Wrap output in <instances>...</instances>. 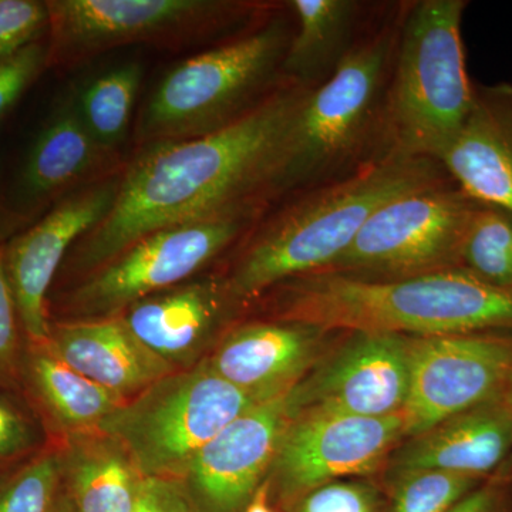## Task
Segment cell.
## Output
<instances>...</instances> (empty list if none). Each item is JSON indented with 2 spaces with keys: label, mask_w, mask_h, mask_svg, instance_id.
<instances>
[{
  "label": "cell",
  "mask_w": 512,
  "mask_h": 512,
  "mask_svg": "<svg viewBox=\"0 0 512 512\" xmlns=\"http://www.w3.org/2000/svg\"><path fill=\"white\" fill-rule=\"evenodd\" d=\"M409 336L352 332L289 392L292 416L305 412L387 417L403 412L409 394Z\"/></svg>",
  "instance_id": "obj_13"
},
{
  "label": "cell",
  "mask_w": 512,
  "mask_h": 512,
  "mask_svg": "<svg viewBox=\"0 0 512 512\" xmlns=\"http://www.w3.org/2000/svg\"><path fill=\"white\" fill-rule=\"evenodd\" d=\"M59 474L55 454L36 458L0 487V512H49Z\"/></svg>",
  "instance_id": "obj_28"
},
{
  "label": "cell",
  "mask_w": 512,
  "mask_h": 512,
  "mask_svg": "<svg viewBox=\"0 0 512 512\" xmlns=\"http://www.w3.org/2000/svg\"><path fill=\"white\" fill-rule=\"evenodd\" d=\"M111 153L84 124L76 99L60 101L26 153L0 224L29 222L59 195L103 170Z\"/></svg>",
  "instance_id": "obj_16"
},
{
  "label": "cell",
  "mask_w": 512,
  "mask_h": 512,
  "mask_svg": "<svg viewBox=\"0 0 512 512\" xmlns=\"http://www.w3.org/2000/svg\"><path fill=\"white\" fill-rule=\"evenodd\" d=\"M284 284L279 319L328 332L426 338L512 329V289L460 268L389 279L316 271Z\"/></svg>",
  "instance_id": "obj_3"
},
{
  "label": "cell",
  "mask_w": 512,
  "mask_h": 512,
  "mask_svg": "<svg viewBox=\"0 0 512 512\" xmlns=\"http://www.w3.org/2000/svg\"><path fill=\"white\" fill-rule=\"evenodd\" d=\"M478 201L454 181L387 202L323 271L362 278H406L458 268V249Z\"/></svg>",
  "instance_id": "obj_8"
},
{
  "label": "cell",
  "mask_w": 512,
  "mask_h": 512,
  "mask_svg": "<svg viewBox=\"0 0 512 512\" xmlns=\"http://www.w3.org/2000/svg\"><path fill=\"white\" fill-rule=\"evenodd\" d=\"M512 448V417L500 393L433 429L410 437L392 458L394 476L441 470L483 478L500 467Z\"/></svg>",
  "instance_id": "obj_19"
},
{
  "label": "cell",
  "mask_w": 512,
  "mask_h": 512,
  "mask_svg": "<svg viewBox=\"0 0 512 512\" xmlns=\"http://www.w3.org/2000/svg\"><path fill=\"white\" fill-rule=\"evenodd\" d=\"M131 512H190L180 485L170 477H143Z\"/></svg>",
  "instance_id": "obj_33"
},
{
  "label": "cell",
  "mask_w": 512,
  "mask_h": 512,
  "mask_svg": "<svg viewBox=\"0 0 512 512\" xmlns=\"http://www.w3.org/2000/svg\"><path fill=\"white\" fill-rule=\"evenodd\" d=\"M37 392L50 412L70 429L99 427L124 400L57 359L49 350L30 362Z\"/></svg>",
  "instance_id": "obj_23"
},
{
  "label": "cell",
  "mask_w": 512,
  "mask_h": 512,
  "mask_svg": "<svg viewBox=\"0 0 512 512\" xmlns=\"http://www.w3.org/2000/svg\"><path fill=\"white\" fill-rule=\"evenodd\" d=\"M328 330L306 323H254L222 340L210 359L212 372L258 402L292 390L315 365Z\"/></svg>",
  "instance_id": "obj_17"
},
{
  "label": "cell",
  "mask_w": 512,
  "mask_h": 512,
  "mask_svg": "<svg viewBox=\"0 0 512 512\" xmlns=\"http://www.w3.org/2000/svg\"><path fill=\"white\" fill-rule=\"evenodd\" d=\"M46 348L67 366L124 400L138 396L175 367L133 335L121 316L79 320L50 330Z\"/></svg>",
  "instance_id": "obj_20"
},
{
  "label": "cell",
  "mask_w": 512,
  "mask_h": 512,
  "mask_svg": "<svg viewBox=\"0 0 512 512\" xmlns=\"http://www.w3.org/2000/svg\"><path fill=\"white\" fill-rule=\"evenodd\" d=\"M101 448L74 463V497L80 512H131L141 476L126 451Z\"/></svg>",
  "instance_id": "obj_24"
},
{
  "label": "cell",
  "mask_w": 512,
  "mask_h": 512,
  "mask_svg": "<svg viewBox=\"0 0 512 512\" xmlns=\"http://www.w3.org/2000/svg\"><path fill=\"white\" fill-rule=\"evenodd\" d=\"M261 212L242 208L138 239L74 289L67 308L82 320L119 316L141 299L181 285L256 224Z\"/></svg>",
  "instance_id": "obj_10"
},
{
  "label": "cell",
  "mask_w": 512,
  "mask_h": 512,
  "mask_svg": "<svg viewBox=\"0 0 512 512\" xmlns=\"http://www.w3.org/2000/svg\"><path fill=\"white\" fill-rule=\"evenodd\" d=\"M141 79L140 64H123L94 79L77 100L84 124L106 150L126 136Z\"/></svg>",
  "instance_id": "obj_26"
},
{
  "label": "cell",
  "mask_w": 512,
  "mask_h": 512,
  "mask_svg": "<svg viewBox=\"0 0 512 512\" xmlns=\"http://www.w3.org/2000/svg\"><path fill=\"white\" fill-rule=\"evenodd\" d=\"M244 512H274L268 505V485H261Z\"/></svg>",
  "instance_id": "obj_36"
},
{
  "label": "cell",
  "mask_w": 512,
  "mask_h": 512,
  "mask_svg": "<svg viewBox=\"0 0 512 512\" xmlns=\"http://www.w3.org/2000/svg\"><path fill=\"white\" fill-rule=\"evenodd\" d=\"M403 437L402 413L296 414L282 434L272 470L285 494L305 495L339 478L372 473Z\"/></svg>",
  "instance_id": "obj_12"
},
{
  "label": "cell",
  "mask_w": 512,
  "mask_h": 512,
  "mask_svg": "<svg viewBox=\"0 0 512 512\" xmlns=\"http://www.w3.org/2000/svg\"><path fill=\"white\" fill-rule=\"evenodd\" d=\"M19 323L15 296L6 272L5 247L0 241V375H6L15 365Z\"/></svg>",
  "instance_id": "obj_32"
},
{
  "label": "cell",
  "mask_w": 512,
  "mask_h": 512,
  "mask_svg": "<svg viewBox=\"0 0 512 512\" xmlns=\"http://www.w3.org/2000/svg\"><path fill=\"white\" fill-rule=\"evenodd\" d=\"M49 60V45L40 39L16 55L0 59V119L36 82Z\"/></svg>",
  "instance_id": "obj_30"
},
{
  "label": "cell",
  "mask_w": 512,
  "mask_h": 512,
  "mask_svg": "<svg viewBox=\"0 0 512 512\" xmlns=\"http://www.w3.org/2000/svg\"><path fill=\"white\" fill-rule=\"evenodd\" d=\"M436 160L468 197L512 214V86L476 87L466 121Z\"/></svg>",
  "instance_id": "obj_18"
},
{
  "label": "cell",
  "mask_w": 512,
  "mask_h": 512,
  "mask_svg": "<svg viewBox=\"0 0 512 512\" xmlns=\"http://www.w3.org/2000/svg\"><path fill=\"white\" fill-rule=\"evenodd\" d=\"M289 392L255 404L231 421L185 470L195 493L211 511L237 512L247 507L261 487L292 420Z\"/></svg>",
  "instance_id": "obj_15"
},
{
  "label": "cell",
  "mask_w": 512,
  "mask_h": 512,
  "mask_svg": "<svg viewBox=\"0 0 512 512\" xmlns=\"http://www.w3.org/2000/svg\"><path fill=\"white\" fill-rule=\"evenodd\" d=\"M121 177L74 191L5 247V265L20 325L36 345L50 339L46 299L67 251L109 214Z\"/></svg>",
  "instance_id": "obj_14"
},
{
  "label": "cell",
  "mask_w": 512,
  "mask_h": 512,
  "mask_svg": "<svg viewBox=\"0 0 512 512\" xmlns=\"http://www.w3.org/2000/svg\"><path fill=\"white\" fill-rule=\"evenodd\" d=\"M403 8L363 29L332 76L306 90L279 141L268 204L348 177L389 154L387 93Z\"/></svg>",
  "instance_id": "obj_2"
},
{
  "label": "cell",
  "mask_w": 512,
  "mask_h": 512,
  "mask_svg": "<svg viewBox=\"0 0 512 512\" xmlns=\"http://www.w3.org/2000/svg\"><path fill=\"white\" fill-rule=\"evenodd\" d=\"M258 403L204 360L151 384L97 429L126 451L141 476L170 477L185 473L205 444Z\"/></svg>",
  "instance_id": "obj_7"
},
{
  "label": "cell",
  "mask_w": 512,
  "mask_h": 512,
  "mask_svg": "<svg viewBox=\"0 0 512 512\" xmlns=\"http://www.w3.org/2000/svg\"><path fill=\"white\" fill-rule=\"evenodd\" d=\"M396 480L392 512H448L485 481L441 470L407 471Z\"/></svg>",
  "instance_id": "obj_27"
},
{
  "label": "cell",
  "mask_w": 512,
  "mask_h": 512,
  "mask_svg": "<svg viewBox=\"0 0 512 512\" xmlns=\"http://www.w3.org/2000/svg\"><path fill=\"white\" fill-rule=\"evenodd\" d=\"M49 64L82 62L114 47L207 35L265 6L218 0H47Z\"/></svg>",
  "instance_id": "obj_9"
},
{
  "label": "cell",
  "mask_w": 512,
  "mask_h": 512,
  "mask_svg": "<svg viewBox=\"0 0 512 512\" xmlns=\"http://www.w3.org/2000/svg\"><path fill=\"white\" fill-rule=\"evenodd\" d=\"M446 180L433 158L389 153L295 195L252 237L227 279L229 293L248 301L296 276L328 269L383 205Z\"/></svg>",
  "instance_id": "obj_4"
},
{
  "label": "cell",
  "mask_w": 512,
  "mask_h": 512,
  "mask_svg": "<svg viewBox=\"0 0 512 512\" xmlns=\"http://www.w3.org/2000/svg\"><path fill=\"white\" fill-rule=\"evenodd\" d=\"M293 33L284 60V80L313 89L328 80L355 46L365 22L356 0H292L286 3Z\"/></svg>",
  "instance_id": "obj_22"
},
{
  "label": "cell",
  "mask_w": 512,
  "mask_h": 512,
  "mask_svg": "<svg viewBox=\"0 0 512 512\" xmlns=\"http://www.w3.org/2000/svg\"><path fill=\"white\" fill-rule=\"evenodd\" d=\"M49 32L46 2L0 0V59L16 55Z\"/></svg>",
  "instance_id": "obj_29"
},
{
  "label": "cell",
  "mask_w": 512,
  "mask_h": 512,
  "mask_svg": "<svg viewBox=\"0 0 512 512\" xmlns=\"http://www.w3.org/2000/svg\"><path fill=\"white\" fill-rule=\"evenodd\" d=\"M299 512H377V497L366 484L333 481L303 495Z\"/></svg>",
  "instance_id": "obj_31"
},
{
  "label": "cell",
  "mask_w": 512,
  "mask_h": 512,
  "mask_svg": "<svg viewBox=\"0 0 512 512\" xmlns=\"http://www.w3.org/2000/svg\"><path fill=\"white\" fill-rule=\"evenodd\" d=\"M466 8L464 0L404 6L387 93L389 153L436 160L466 121L476 92L461 37Z\"/></svg>",
  "instance_id": "obj_5"
},
{
  "label": "cell",
  "mask_w": 512,
  "mask_h": 512,
  "mask_svg": "<svg viewBox=\"0 0 512 512\" xmlns=\"http://www.w3.org/2000/svg\"><path fill=\"white\" fill-rule=\"evenodd\" d=\"M404 437L426 433L497 396L512 372V338L495 333L410 338Z\"/></svg>",
  "instance_id": "obj_11"
},
{
  "label": "cell",
  "mask_w": 512,
  "mask_h": 512,
  "mask_svg": "<svg viewBox=\"0 0 512 512\" xmlns=\"http://www.w3.org/2000/svg\"><path fill=\"white\" fill-rule=\"evenodd\" d=\"M229 302L237 301L227 282H194L141 299L120 316L151 352L171 366H187L214 335Z\"/></svg>",
  "instance_id": "obj_21"
},
{
  "label": "cell",
  "mask_w": 512,
  "mask_h": 512,
  "mask_svg": "<svg viewBox=\"0 0 512 512\" xmlns=\"http://www.w3.org/2000/svg\"><path fill=\"white\" fill-rule=\"evenodd\" d=\"M306 90L285 82L222 130L147 143L121 175L109 214L77 242L74 269L92 274L161 229L242 208L264 211L279 141Z\"/></svg>",
  "instance_id": "obj_1"
},
{
  "label": "cell",
  "mask_w": 512,
  "mask_h": 512,
  "mask_svg": "<svg viewBox=\"0 0 512 512\" xmlns=\"http://www.w3.org/2000/svg\"><path fill=\"white\" fill-rule=\"evenodd\" d=\"M448 512H512V494L501 478H488Z\"/></svg>",
  "instance_id": "obj_35"
},
{
  "label": "cell",
  "mask_w": 512,
  "mask_h": 512,
  "mask_svg": "<svg viewBox=\"0 0 512 512\" xmlns=\"http://www.w3.org/2000/svg\"><path fill=\"white\" fill-rule=\"evenodd\" d=\"M500 396L501 399H503L505 406H507V409L510 410L512 417V372L510 373V376H508V379L505 380L503 389H501L500 392Z\"/></svg>",
  "instance_id": "obj_37"
},
{
  "label": "cell",
  "mask_w": 512,
  "mask_h": 512,
  "mask_svg": "<svg viewBox=\"0 0 512 512\" xmlns=\"http://www.w3.org/2000/svg\"><path fill=\"white\" fill-rule=\"evenodd\" d=\"M32 427L22 414L0 399V461L9 460L33 444Z\"/></svg>",
  "instance_id": "obj_34"
},
{
  "label": "cell",
  "mask_w": 512,
  "mask_h": 512,
  "mask_svg": "<svg viewBox=\"0 0 512 512\" xmlns=\"http://www.w3.org/2000/svg\"><path fill=\"white\" fill-rule=\"evenodd\" d=\"M458 268L485 284L512 289V214L478 202L458 249Z\"/></svg>",
  "instance_id": "obj_25"
},
{
  "label": "cell",
  "mask_w": 512,
  "mask_h": 512,
  "mask_svg": "<svg viewBox=\"0 0 512 512\" xmlns=\"http://www.w3.org/2000/svg\"><path fill=\"white\" fill-rule=\"evenodd\" d=\"M292 33L291 19L278 16L175 66L144 107L141 138L205 136L244 117L285 83Z\"/></svg>",
  "instance_id": "obj_6"
}]
</instances>
